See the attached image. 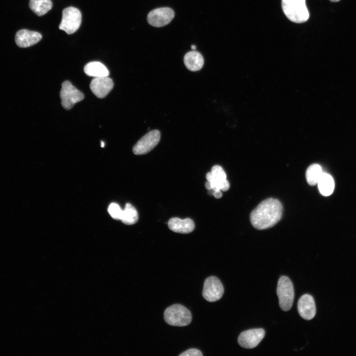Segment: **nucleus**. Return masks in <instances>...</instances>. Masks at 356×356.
<instances>
[{
  "mask_svg": "<svg viewBox=\"0 0 356 356\" xmlns=\"http://www.w3.org/2000/svg\"><path fill=\"white\" fill-rule=\"evenodd\" d=\"M283 207L280 202L274 198H267L261 202L251 212L250 221L252 225L259 230L272 227L281 219Z\"/></svg>",
  "mask_w": 356,
  "mask_h": 356,
  "instance_id": "nucleus-1",
  "label": "nucleus"
},
{
  "mask_svg": "<svg viewBox=\"0 0 356 356\" xmlns=\"http://www.w3.org/2000/svg\"><path fill=\"white\" fill-rule=\"evenodd\" d=\"M281 5L284 13L292 22L302 23L309 18L306 0H281Z\"/></svg>",
  "mask_w": 356,
  "mask_h": 356,
  "instance_id": "nucleus-2",
  "label": "nucleus"
},
{
  "mask_svg": "<svg viewBox=\"0 0 356 356\" xmlns=\"http://www.w3.org/2000/svg\"><path fill=\"white\" fill-rule=\"evenodd\" d=\"M165 321L174 326H185L192 320L190 312L180 304H174L167 308L164 313Z\"/></svg>",
  "mask_w": 356,
  "mask_h": 356,
  "instance_id": "nucleus-3",
  "label": "nucleus"
},
{
  "mask_svg": "<svg viewBox=\"0 0 356 356\" xmlns=\"http://www.w3.org/2000/svg\"><path fill=\"white\" fill-rule=\"evenodd\" d=\"M276 293L281 309L285 312L289 311L293 305L294 291L292 282L288 277L282 276L279 278Z\"/></svg>",
  "mask_w": 356,
  "mask_h": 356,
  "instance_id": "nucleus-4",
  "label": "nucleus"
},
{
  "mask_svg": "<svg viewBox=\"0 0 356 356\" xmlns=\"http://www.w3.org/2000/svg\"><path fill=\"white\" fill-rule=\"evenodd\" d=\"M82 21V14L77 8L70 6L62 11V16L59 28L68 34L75 33L79 28Z\"/></svg>",
  "mask_w": 356,
  "mask_h": 356,
  "instance_id": "nucleus-5",
  "label": "nucleus"
},
{
  "mask_svg": "<svg viewBox=\"0 0 356 356\" xmlns=\"http://www.w3.org/2000/svg\"><path fill=\"white\" fill-rule=\"evenodd\" d=\"M60 96L62 106L67 110L71 109L75 104L84 98V94L68 81L62 83Z\"/></svg>",
  "mask_w": 356,
  "mask_h": 356,
  "instance_id": "nucleus-6",
  "label": "nucleus"
},
{
  "mask_svg": "<svg viewBox=\"0 0 356 356\" xmlns=\"http://www.w3.org/2000/svg\"><path fill=\"white\" fill-rule=\"evenodd\" d=\"M224 293V288L220 280L216 276L207 278L204 283L202 295L210 302L220 300Z\"/></svg>",
  "mask_w": 356,
  "mask_h": 356,
  "instance_id": "nucleus-7",
  "label": "nucleus"
},
{
  "mask_svg": "<svg viewBox=\"0 0 356 356\" xmlns=\"http://www.w3.org/2000/svg\"><path fill=\"white\" fill-rule=\"evenodd\" d=\"M161 134L157 130L150 131L134 145L133 151L135 155H142L152 150L159 143Z\"/></svg>",
  "mask_w": 356,
  "mask_h": 356,
  "instance_id": "nucleus-8",
  "label": "nucleus"
},
{
  "mask_svg": "<svg viewBox=\"0 0 356 356\" xmlns=\"http://www.w3.org/2000/svg\"><path fill=\"white\" fill-rule=\"evenodd\" d=\"M206 179L211 185L214 191H226L229 188V183L226 179V176L223 169L219 165L212 168L211 171L206 174Z\"/></svg>",
  "mask_w": 356,
  "mask_h": 356,
  "instance_id": "nucleus-9",
  "label": "nucleus"
},
{
  "mask_svg": "<svg viewBox=\"0 0 356 356\" xmlns=\"http://www.w3.org/2000/svg\"><path fill=\"white\" fill-rule=\"evenodd\" d=\"M174 10L169 7H160L151 11L147 16V21L151 26L160 27L169 24L174 17Z\"/></svg>",
  "mask_w": 356,
  "mask_h": 356,
  "instance_id": "nucleus-10",
  "label": "nucleus"
},
{
  "mask_svg": "<svg viewBox=\"0 0 356 356\" xmlns=\"http://www.w3.org/2000/svg\"><path fill=\"white\" fill-rule=\"evenodd\" d=\"M265 331L262 328H255L241 332L238 338L239 345L246 349H253L257 347L263 340Z\"/></svg>",
  "mask_w": 356,
  "mask_h": 356,
  "instance_id": "nucleus-11",
  "label": "nucleus"
},
{
  "mask_svg": "<svg viewBox=\"0 0 356 356\" xmlns=\"http://www.w3.org/2000/svg\"><path fill=\"white\" fill-rule=\"evenodd\" d=\"M114 83L112 80L107 77L94 78L90 82V89L97 97H105L112 90Z\"/></svg>",
  "mask_w": 356,
  "mask_h": 356,
  "instance_id": "nucleus-12",
  "label": "nucleus"
},
{
  "mask_svg": "<svg viewBox=\"0 0 356 356\" xmlns=\"http://www.w3.org/2000/svg\"><path fill=\"white\" fill-rule=\"evenodd\" d=\"M297 308L300 315L306 320H311L315 315L314 300L309 294H304L300 297L298 302Z\"/></svg>",
  "mask_w": 356,
  "mask_h": 356,
  "instance_id": "nucleus-13",
  "label": "nucleus"
},
{
  "mask_svg": "<svg viewBox=\"0 0 356 356\" xmlns=\"http://www.w3.org/2000/svg\"><path fill=\"white\" fill-rule=\"evenodd\" d=\"M42 38L41 34L37 32L22 29L16 33L15 41L18 46L28 47L38 43Z\"/></svg>",
  "mask_w": 356,
  "mask_h": 356,
  "instance_id": "nucleus-14",
  "label": "nucleus"
},
{
  "mask_svg": "<svg viewBox=\"0 0 356 356\" xmlns=\"http://www.w3.org/2000/svg\"><path fill=\"white\" fill-rule=\"evenodd\" d=\"M169 228L174 232L180 233H189L195 228L194 222L189 218L184 220L178 218H172L168 222Z\"/></svg>",
  "mask_w": 356,
  "mask_h": 356,
  "instance_id": "nucleus-15",
  "label": "nucleus"
},
{
  "mask_svg": "<svg viewBox=\"0 0 356 356\" xmlns=\"http://www.w3.org/2000/svg\"><path fill=\"white\" fill-rule=\"evenodd\" d=\"M186 67L191 71L200 70L204 64V59L200 53L193 50L188 52L183 59Z\"/></svg>",
  "mask_w": 356,
  "mask_h": 356,
  "instance_id": "nucleus-16",
  "label": "nucleus"
},
{
  "mask_svg": "<svg viewBox=\"0 0 356 356\" xmlns=\"http://www.w3.org/2000/svg\"><path fill=\"white\" fill-rule=\"evenodd\" d=\"M84 70L86 75L94 78L107 77L109 72L106 67L98 61H92L87 63L84 67Z\"/></svg>",
  "mask_w": 356,
  "mask_h": 356,
  "instance_id": "nucleus-17",
  "label": "nucleus"
},
{
  "mask_svg": "<svg viewBox=\"0 0 356 356\" xmlns=\"http://www.w3.org/2000/svg\"><path fill=\"white\" fill-rule=\"evenodd\" d=\"M320 193L323 196L331 195L334 189V181L329 174L323 172L317 183Z\"/></svg>",
  "mask_w": 356,
  "mask_h": 356,
  "instance_id": "nucleus-18",
  "label": "nucleus"
},
{
  "mask_svg": "<svg viewBox=\"0 0 356 356\" xmlns=\"http://www.w3.org/2000/svg\"><path fill=\"white\" fill-rule=\"evenodd\" d=\"M52 6L50 0H30L29 7L37 15L42 16L49 11Z\"/></svg>",
  "mask_w": 356,
  "mask_h": 356,
  "instance_id": "nucleus-19",
  "label": "nucleus"
},
{
  "mask_svg": "<svg viewBox=\"0 0 356 356\" xmlns=\"http://www.w3.org/2000/svg\"><path fill=\"white\" fill-rule=\"evenodd\" d=\"M138 219V215L135 208L130 203H127L124 210L121 221L127 225H132L136 223Z\"/></svg>",
  "mask_w": 356,
  "mask_h": 356,
  "instance_id": "nucleus-20",
  "label": "nucleus"
},
{
  "mask_svg": "<svg viewBox=\"0 0 356 356\" xmlns=\"http://www.w3.org/2000/svg\"><path fill=\"white\" fill-rule=\"evenodd\" d=\"M323 173L321 166L317 164L310 166L306 173L308 183L312 186L316 185Z\"/></svg>",
  "mask_w": 356,
  "mask_h": 356,
  "instance_id": "nucleus-21",
  "label": "nucleus"
},
{
  "mask_svg": "<svg viewBox=\"0 0 356 356\" xmlns=\"http://www.w3.org/2000/svg\"><path fill=\"white\" fill-rule=\"evenodd\" d=\"M108 212L114 219L121 220L123 210L118 204L115 203H111L108 207Z\"/></svg>",
  "mask_w": 356,
  "mask_h": 356,
  "instance_id": "nucleus-22",
  "label": "nucleus"
},
{
  "mask_svg": "<svg viewBox=\"0 0 356 356\" xmlns=\"http://www.w3.org/2000/svg\"><path fill=\"white\" fill-rule=\"evenodd\" d=\"M180 356H202L201 352L195 348L190 349L179 355Z\"/></svg>",
  "mask_w": 356,
  "mask_h": 356,
  "instance_id": "nucleus-23",
  "label": "nucleus"
},
{
  "mask_svg": "<svg viewBox=\"0 0 356 356\" xmlns=\"http://www.w3.org/2000/svg\"><path fill=\"white\" fill-rule=\"evenodd\" d=\"M213 195L216 198H220L222 197V194L221 190L214 191Z\"/></svg>",
  "mask_w": 356,
  "mask_h": 356,
  "instance_id": "nucleus-24",
  "label": "nucleus"
},
{
  "mask_svg": "<svg viewBox=\"0 0 356 356\" xmlns=\"http://www.w3.org/2000/svg\"><path fill=\"white\" fill-rule=\"evenodd\" d=\"M205 187L208 190H210V189H212L211 183L209 181H207V182H206Z\"/></svg>",
  "mask_w": 356,
  "mask_h": 356,
  "instance_id": "nucleus-25",
  "label": "nucleus"
},
{
  "mask_svg": "<svg viewBox=\"0 0 356 356\" xmlns=\"http://www.w3.org/2000/svg\"><path fill=\"white\" fill-rule=\"evenodd\" d=\"M101 147H104V142L102 141H101Z\"/></svg>",
  "mask_w": 356,
  "mask_h": 356,
  "instance_id": "nucleus-26",
  "label": "nucleus"
},
{
  "mask_svg": "<svg viewBox=\"0 0 356 356\" xmlns=\"http://www.w3.org/2000/svg\"><path fill=\"white\" fill-rule=\"evenodd\" d=\"M191 48H192L193 50H195V49H196V46H195V45H193V44L192 45H191Z\"/></svg>",
  "mask_w": 356,
  "mask_h": 356,
  "instance_id": "nucleus-27",
  "label": "nucleus"
},
{
  "mask_svg": "<svg viewBox=\"0 0 356 356\" xmlns=\"http://www.w3.org/2000/svg\"><path fill=\"white\" fill-rule=\"evenodd\" d=\"M329 0L331 1H332V2H337V1H340V0Z\"/></svg>",
  "mask_w": 356,
  "mask_h": 356,
  "instance_id": "nucleus-28",
  "label": "nucleus"
}]
</instances>
